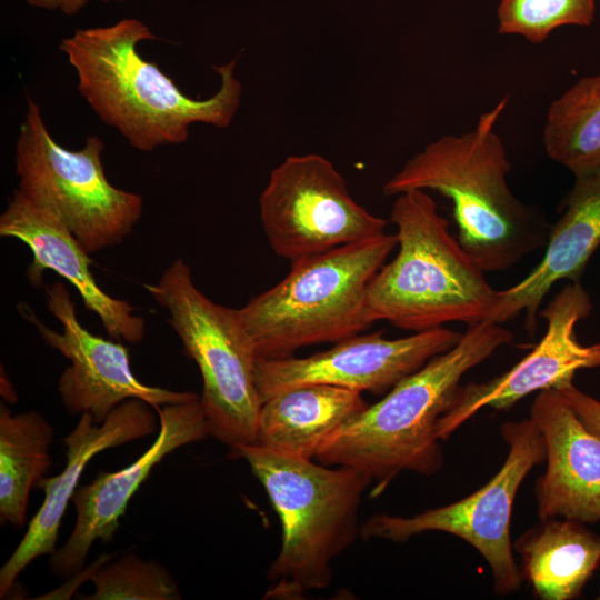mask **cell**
<instances>
[{"label":"cell","instance_id":"cell-1","mask_svg":"<svg viewBox=\"0 0 600 600\" xmlns=\"http://www.w3.org/2000/svg\"><path fill=\"white\" fill-rule=\"evenodd\" d=\"M156 39L144 22L124 18L77 29L60 41L59 50L74 69L78 90L90 108L139 151L182 143L194 123L229 127L242 94L237 60L213 67L220 76L214 94L193 99L139 53V43Z\"/></svg>","mask_w":600,"mask_h":600},{"label":"cell","instance_id":"cell-2","mask_svg":"<svg viewBox=\"0 0 600 600\" xmlns=\"http://www.w3.org/2000/svg\"><path fill=\"white\" fill-rule=\"evenodd\" d=\"M507 103L508 97L482 113L471 131L428 143L382 188L387 196L423 190L449 199L458 240L484 272L506 270L544 247L550 229L508 186L511 163L494 129Z\"/></svg>","mask_w":600,"mask_h":600},{"label":"cell","instance_id":"cell-3","mask_svg":"<svg viewBox=\"0 0 600 600\" xmlns=\"http://www.w3.org/2000/svg\"><path fill=\"white\" fill-rule=\"evenodd\" d=\"M512 340L513 333L499 323L468 326L452 348L332 433L316 459L363 472L372 481V497L381 494L402 471L434 474L443 464L438 422L449 410L462 377Z\"/></svg>","mask_w":600,"mask_h":600},{"label":"cell","instance_id":"cell-4","mask_svg":"<svg viewBox=\"0 0 600 600\" xmlns=\"http://www.w3.org/2000/svg\"><path fill=\"white\" fill-rule=\"evenodd\" d=\"M230 456L247 461L281 523V548L264 598L298 599L327 588L332 560L360 534L358 511L371 479L354 468H330L253 443Z\"/></svg>","mask_w":600,"mask_h":600},{"label":"cell","instance_id":"cell-5","mask_svg":"<svg viewBox=\"0 0 600 600\" xmlns=\"http://www.w3.org/2000/svg\"><path fill=\"white\" fill-rule=\"evenodd\" d=\"M390 221L398 253L371 279L368 308L374 321L420 332L450 322L484 321L497 290L449 231V222L423 190L397 196Z\"/></svg>","mask_w":600,"mask_h":600},{"label":"cell","instance_id":"cell-6","mask_svg":"<svg viewBox=\"0 0 600 600\" xmlns=\"http://www.w3.org/2000/svg\"><path fill=\"white\" fill-rule=\"evenodd\" d=\"M397 243L384 232L292 261L281 281L238 309L257 358L291 357L372 326L368 286Z\"/></svg>","mask_w":600,"mask_h":600},{"label":"cell","instance_id":"cell-7","mask_svg":"<svg viewBox=\"0 0 600 600\" xmlns=\"http://www.w3.org/2000/svg\"><path fill=\"white\" fill-rule=\"evenodd\" d=\"M202 379L199 397L210 437L230 450L256 440L261 399L257 354L238 309L216 303L194 284L190 267L174 260L157 283L144 284Z\"/></svg>","mask_w":600,"mask_h":600},{"label":"cell","instance_id":"cell-8","mask_svg":"<svg viewBox=\"0 0 600 600\" xmlns=\"http://www.w3.org/2000/svg\"><path fill=\"white\" fill-rule=\"evenodd\" d=\"M102 139L89 136L80 150L59 144L41 109L28 97L14 150L19 190L63 223L89 254L121 243L142 216L138 193L107 179Z\"/></svg>","mask_w":600,"mask_h":600},{"label":"cell","instance_id":"cell-9","mask_svg":"<svg viewBox=\"0 0 600 600\" xmlns=\"http://www.w3.org/2000/svg\"><path fill=\"white\" fill-rule=\"evenodd\" d=\"M501 436L509 447L500 470L470 496L411 517L374 514L360 526L364 540L406 542L441 531L472 546L489 564L497 594L517 590L522 581L512 554L510 519L517 492L530 470L546 460L543 436L531 419L506 422Z\"/></svg>","mask_w":600,"mask_h":600},{"label":"cell","instance_id":"cell-10","mask_svg":"<svg viewBox=\"0 0 600 600\" xmlns=\"http://www.w3.org/2000/svg\"><path fill=\"white\" fill-rule=\"evenodd\" d=\"M272 251L290 262L384 233L387 221L350 194L323 156H288L270 172L259 198Z\"/></svg>","mask_w":600,"mask_h":600},{"label":"cell","instance_id":"cell-11","mask_svg":"<svg viewBox=\"0 0 600 600\" xmlns=\"http://www.w3.org/2000/svg\"><path fill=\"white\" fill-rule=\"evenodd\" d=\"M461 336L444 327L398 339L361 332L304 358H257V390L261 402L282 390L313 383L381 394L452 348Z\"/></svg>","mask_w":600,"mask_h":600},{"label":"cell","instance_id":"cell-12","mask_svg":"<svg viewBox=\"0 0 600 600\" xmlns=\"http://www.w3.org/2000/svg\"><path fill=\"white\" fill-rule=\"evenodd\" d=\"M47 308L60 321L62 332L44 326L29 308L21 313L38 329L44 342L70 361L61 373L58 391L71 414L89 413L103 422L122 402L141 399L153 408L191 400V391H172L142 383L130 367L128 349L88 331L78 320L74 303L61 282L47 287Z\"/></svg>","mask_w":600,"mask_h":600},{"label":"cell","instance_id":"cell-13","mask_svg":"<svg viewBox=\"0 0 600 600\" xmlns=\"http://www.w3.org/2000/svg\"><path fill=\"white\" fill-rule=\"evenodd\" d=\"M592 309L579 282L566 284L539 312L547 330L533 350L501 376L460 386L449 410L438 422V437L448 439L483 408L508 410L534 391L559 389L572 382L578 370L600 367V343L582 344L576 324Z\"/></svg>","mask_w":600,"mask_h":600},{"label":"cell","instance_id":"cell-14","mask_svg":"<svg viewBox=\"0 0 600 600\" xmlns=\"http://www.w3.org/2000/svg\"><path fill=\"white\" fill-rule=\"evenodd\" d=\"M154 410L159 416V432L152 444L123 469L100 471L92 482L76 490L72 497L77 514L74 527L62 547L50 556L53 574L68 577L81 572L91 546L97 540L113 539L129 501L152 469L172 451L210 437L199 396Z\"/></svg>","mask_w":600,"mask_h":600},{"label":"cell","instance_id":"cell-15","mask_svg":"<svg viewBox=\"0 0 600 600\" xmlns=\"http://www.w3.org/2000/svg\"><path fill=\"white\" fill-rule=\"evenodd\" d=\"M154 408L141 399L119 404L101 423L82 413L73 430L64 437L66 464L54 476L43 477L36 488L44 500L31 519L18 547L0 569V598L14 587L19 574L38 557L53 554L62 518L89 461L98 453L151 434L159 427Z\"/></svg>","mask_w":600,"mask_h":600},{"label":"cell","instance_id":"cell-16","mask_svg":"<svg viewBox=\"0 0 600 600\" xmlns=\"http://www.w3.org/2000/svg\"><path fill=\"white\" fill-rule=\"evenodd\" d=\"M530 413L546 443L547 468L536 484L540 520L600 521V439L556 389L540 391Z\"/></svg>","mask_w":600,"mask_h":600},{"label":"cell","instance_id":"cell-17","mask_svg":"<svg viewBox=\"0 0 600 600\" xmlns=\"http://www.w3.org/2000/svg\"><path fill=\"white\" fill-rule=\"evenodd\" d=\"M0 236L22 241L32 253L27 276L40 286L51 270L70 282L86 308L98 316L112 338L137 343L144 338L146 321L124 300L106 293L90 271L92 260L69 229L50 212L37 207L17 189L0 216Z\"/></svg>","mask_w":600,"mask_h":600},{"label":"cell","instance_id":"cell-18","mask_svg":"<svg viewBox=\"0 0 600 600\" xmlns=\"http://www.w3.org/2000/svg\"><path fill=\"white\" fill-rule=\"evenodd\" d=\"M574 178L560 218L550 226L542 259L521 281L497 292L484 321L501 324L524 311L526 329L533 334L540 304L553 284L579 282L600 247V169Z\"/></svg>","mask_w":600,"mask_h":600},{"label":"cell","instance_id":"cell-19","mask_svg":"<svg viewBox=\"0 0 600 600\" xmlns=\"http://www.w3.org/2000/svg\"><path fill=\"white\" fill-rule=\"evenodd\" d=\"M369 404L362 393L330 384H303L262 401L253 444L312 459L327 439Z\"/></svg>","mask_w":600,"mask_h":600},{"label":"cell","instance_id":"cell-20","mask_svg":"<svg viewBox=\"0 0 600 600\" xmlns=\"http://www.w3.org/2000/svg\"><path fill=\"white\" fill-rule=\"evenodd\" d=\"M541 521L512 546L522 559V573L540 599H573L600 563V537L576 520Z\"/></svg>","mask_w":600,"mask_h":600},{"label":"cell","instance_id":"cell-21","mask_svg":"<svg viewBox=\"0 0 600 600\" xmlns=\"http://www.w3.org/2000/svg\"><path fill=\"white\" fill-rule=\"evenodd\" d=\"M53 428L38 411L12 413L0 406V522L26 523L31 489L52 463Z\"/></svg>","mask_w":600,"mask_h":600},{"label":"cell","instance_id":"cell-22","mask_svg":"<svg viewBox=\"0 0 600 600\" xmlns=\"http://www.w3.org/2000/svg\"><path fill=\"white\" fill-rule=\"evenodd\" d=\"M543 146L574 177L600 169V74L581 78L550 103Z\"/></svg>","mask_w":600,"mask_h":600},{"label":"cell","instance_id":"cell-23","mask_svg":"<svg viewBox=\"0 0 600 600\" xmlns=\"http://www.w3.org/2000/svg\"><path fill=\"white\" fill-rule=\"evenodd\" d=\"M594 12L596 0H501L498 32L542 43L560 27L590 26Z\"/></svg>","mask_w":600,"mask_h":600},{"label":"cell","instance_id":"cell-24","mask_svg":"<svg viewBox=\"0 0 600 600\" xmlns=\"http://www.w3.org/2000/svg\"><path fill=\"white\" fill-rule=\"evenodd\" d=\"M91 581L96 590L86 600H177L178 584L170 573L154 561L129 553L100 567Z\"/></svg>","mask_w":600,"mask_h":600},{"label":"cell","instance_id":"cell-25","mask_svg":"<svg viewBox=\"0 0 600 600\" xmlns=\"http://www.w3.org/2000/svg\"><path fill=\"white\" fill-rule=\"evenodd\" d=\"M558 390L581 422L600 439V400L584 393L572 382Z\"/></svg>","mask_w":600,"mask_h":600},{"label":"cell","instance_id":"cell-26","mask_svg":"<svg viewBox=\"0 0 600 600\" xmlns=\"http://www.w3.org/2000/svg\"><path fill=\"white\" fill-rule=\"evenodd\" d=\"M29 6L48 11H60L67 16L79 13L89 2V0H24ZM126 1V0H103Z\"/></svg>","mask_w":600,"mask_h":600},{"label":"cell","instance_id":"cell-27","mask_svg":"<svg viewBox=\"0 0 600 600\" xmlns=\"http://www.w3.org/2000/svg\"><path fill=\"white\" fill-rule=\"evenodd\" d=\"M597 599L600 600V593L598 594Z\"/></svg>","mask_w":600,"mask_h":600}]
</instances>
